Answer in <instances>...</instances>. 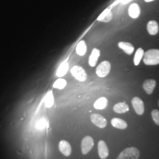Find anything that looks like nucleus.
Masks as SVG:
<instances>
[{"label": "nucleus", "instance_id": "f257e3e1", "mask_svg": "<svg viewBox=\"0 0 159 159\" xmlns=\"http://www.w3.org/2000/svg\"><path fill=\"white\" fill-rule=\"evenodd\" d=\"M143 62L148 66H155L159 64V50L151 49L144 52Z\"/></svg>", "mask_w": 159, "mask_h": 159}, {"label": "nucleus", "instance_id": "f03ea898", "mask_svg": "<svg viewBox=\"0 0 159 159\" xmlns=\"http://www.w3.org/2000/svg\"><path fill=\"white\" fill-rule=\"evenodd\" d=\"M140 157V152L136 148L131 147L126 148L121 152L119 156L118 159H137Z\"/></svg>", "mask_w": 159, "mask_h": 159}, {"label": "nucleus", "instance_id": "7ed1b4c3", "mask_svg": "<svg viewBox=\"0 0 159 159\" xmlns=\"http://www.w3.org/2000/svg\"><path fill=\"white\" fill-rule=\"evenodd\" d=\"M94 146V140L93 137L90 136L84 137L81 143V153L85 155L89 153Z\"/></svg>", "mask_w": 159, "mask_h": 159}, {"label": "nucleus", "instance_id": "20e7f679", "mask_svg": "<svg viewBox=\"0 0 159 159\" xmlns=\"http://www.w3.org/2000/svg\"><path fill=\"white\" fill-rule=\"evenodd\" d=\"M70 71L74 78L80 81H85L87 79V74L85 70L80 66H75L71 69Z\"/></svg>", "mask_w": 159, "mask_h": 159}, {"label": "nucleus", "instance_id": "39448f33", "mask_svg": "<svg viewBox=\"0 0 159 159\" xmlns=\"http://www.w3.org/2000/svg\"><path fill=\"white\" fill-rule=\"evenodd\" d=\"M111 70V64L108 61H104L96 68V74L99 77H105Z\"/></svg>", "mask_w": 159, "mask_h": 159}, {"label": "nucleus", "instance_id": "423d86ee", "mask_svg": "<svg viewBox=\"0 0 159 159\" xmlns=\"http://www.w3.org/2000/svg\"><path fill=\"white\" fill-rule=\"evenodd\" d=\"M90 119L92 123L100 129H103L106 127L107 124L106 119L102 116L98 114H91Z\"/></svg>", "mask_w": 159, "mask_h": 159}, {"label": "nucleus", "instance_id": "0eeeda50", "mask_svg": "<svg viewBox=\"0 0 159 159\" xmlns=\"http://www.w3.org/2000/svg\"><path fill=\"white\" fill-rule=\"evenodd\" d=\"M131 104L134 111L138 115H143L144 112V102L139 97H135L131 100Z\"/></svg>", "mask_w": 159, "mask_h": 159}, {"label": "nucleus", "instance_id": "6e6552de", "mask_svg": "<svg viewBox=\"0 0 159 159\" xmlns=\"http://www.w3.org/2000/svg\"><path fill=\"white\" fill-rule=\"evenodd\" d=\"M58 148L60 152L66 157L70 156L72 152V148L70 143L64 140H62L59 142Z\"/></svg>", "mask_w": 159, "mask_h": 159}, {"label": "nucleus", "instance_id": "1a4fd4ad", "mask_svg": "<svg viewBox=\"0 0 159 159\" xmlns=\"http://www.w3.org/2000/svg\"><path fill=\"white\" fill-rule=\"evenodd\" d=\"M98 153L100 159H105L108 157L109 150L106 142L100 140L98 143Z\"/></svg>", "mask_w": 159, "mask_h": 159}, {"label": "nucleus", "instance_id": "9d476101", "mask_svg": "<svg viewBox=\"0 0 159 159\" xmlns=\"http://www.w3.org/2000/svg\"><path fill=\"white\" fill-rule=\"evenodd\" d=\"M113 18V13L109 8L105 9L100 14V15L97 17V20L98 21L103 23H108Z\"/></svg>", "mask_w": 159, "mask_h": 159}, {"label": "nucleus", "instance_id": "9b49d317", "mask_svg": "<svg viewBox=\"0 0 159 159\" xmlns=\"http://www.w3.org/2000/svg\"><path fill=\"white\" fill-rule=\"evenodd\" d=\"M100 56V50L96 48H93L89 59V64L90 67H94L96 66Z\"/></svg>", "mask_w": 159, "mask_h": 159}, {"label": "nucleus", "instance_id": "f8f14e48", "mask_svg": "<svg viewBox=\"0 0 159 159\" xmlns=\"http://www.w3.org/2000/svg\"><path fill=\"white\" fill-rule=\"evenodd\" d=\"M156 85V81L153 79L146 80L144 81L143 87L148 94H152Z\"/></svg>", "mask_w": 159, "mask_h": 159}, {"label": "nucleus", "instance_id": "ddd939ff", "mask_svg": "<svg viewBox=\"0 0 159 159\" xmlns=\"http://www.w3.org/2000/svg\"><path fill=\"white\" fill-rule=\"evenodd\" d=\"M141 13V10L139 6L136 4H132L129 8V14L132 18L136 19L140 16Z\"/></svg>", "mask_w": 159, "mask_h": 159}, {"label": "nucleus", "instance_id": "4468645a", "mask_svg": "<svg viewBox=\"0 0 159 159\" xmlns=\"http://www.w3.org/2000/svg\"><path fill=\"white\" fill-rule=\"evenodd\" d=\"M118 46L120 49L128 55H131L134 50V47L130 43L120 41L118 43Z\"/></svg>", "mask_w": 159, "mask_h": 159}, {"label": "nucleus", "instance_id": "2eb2a0df", "mask_svg": "<svg viewBox=\"0 0 159 159\" xmlns=\"http://www.w3.org/2000/svg\"><path fill=\"white\" fill-rule=\"evenodd\" d=\"M111 124L114 127L119 129H125L127 127V123L124 120L119 118H113L111 120Z\"/></svg>", "mask_w": 159, "mask_h": 159}, {"label": "nucleus", "instance_id": "dca6fc26", "mask_svg": "<svg viewBox=\"0 0 159 159\" xmlns=\"http://www.w3.org/2000/svg\"><path fill=\"white\" fill-rule=\"evenodd\" d=\"M147 29H148V33L150 35H156L159 32L158 23L154 20L150 21L148 23Z\"/></svg>", "mask_w": 159, "mask_h": 159}, {"label": "nucleus", "instance_id": "f3484780", "mask_svg": "<svg viewBox=\"0 0 159 159\" xmlns=\"http://www.w3.org/2000/svg\"><path fill=\"white\" fill-rule=\"evenodd\" d=\"M113 110L116 113H125L129 110V107L125 102H119L114 105Z\"/></svg>", "mask_w": 159, "mask_h": 159}, {"label": "nucleus", "instance_id": "a211bd4d", "mask_svg": "<svg viewBox=\"0 0 159 159\" xmlns=\"http://www.w3.org/2000/svg\"><path fill=\"white\" fill-rule=\"evenodd\" d=\"M108 105V100L107 98L102 97L97 100L94 103V107L97 110H103L106 108Z\"/></svg>", "mask_w": 159, "mask_h": 159}, {"label": "nucleus", "instance_id": "6ab92c4d", "mask_svg": "<svg viewBox=\"0 0 159 159\" xmlns=\"http://www.w3.org/2000/svg\"><path fill=\"white\" fill-rule=\"evenodd\" d=\"M69 68V64L67 61H63L61 63L59 67L57 70V73H56V75L58 77H61L64 75H65Z\"/></svg>", "mask_w": 159, "mask_h": 159}, {"label": "nucleus", "instance_id": "aec40b11", "mask_svg": "<svg viewBox=\"0 0 159 159\" xmlns=\"http://www.w3.org/2000/svg\"><path fill=\"white\" fill-rule=\"evenodd\" d=\"M76 52L80 56H84L87 52V45L84 40H81L76 47Z\"/></svg>", "mask_w": 159, "mask_h": 159}, {"label": "nucleus", "instance_id": "412c9836", "mask_svg": "<svg viewBox=\"0 0 159 159\" xmlns=\"http://www.w3.org/2000/svg\"><path fill=\"white\" fill-rule=\"evenodd\" d=\"M144 51L142 48H139L137 50L134 55V63L135 66H138L139 63H140L141 60L144 56Z\"/></svg>", "mask_w": 159, "mask_h": 159}, {"label": "nucleus", "instance_id": "4be33fe9", "mask_svg": "<svg viewBox=\"0 0 159 159\" xmlns=\"http://www.w3.org/2000/svg\"><path fill=\"white\" fill-rule=\"evenodd\" d=\"M54 96L52 94V92L51 90L48 91L46 94L45 98V104L46 106L48 108L51 107L54 104Z\"/></svg>", "mask_w": 159, "mask_h": 159}, {"label": "nucleus", "instance_id": "5701e85b", "mask_svg": "<svg viewBox=\"0 0 159 159\" xmlns=\"http://www.w3.org/2000/svg\"><path fill=\"white\" fill-rule=\"evenodd\" d=\"M67 85V81L65 79H58L56 81V82L53 84V87L61 90L65 88Z\"/></svg>", "mask_w": 159, "mask_h": 159}, {"label": "nucleus", "instance_id": "b1692460", "mask_svg": "<svg viewBox=\"0 0 159 159\" xmlns=\"http://www.w3.org/2000/svg\"><path fill=\"white\" fill-rule=\"evenodd\" d=\"M152 117L156 125H159V111L154 109L152 111Z\"/></svg>", "mask_w": 159, "mask_h": 159}, {"label": "nucleus", "instance_id": "393cba45", "mask_svg": "<svg viewBox=\"0 0 159 159\" xmlns=\"http://www.w3.org/2000/svg\"><path fill=\"white\" fill-rule=\"evenodd\" d=\"M131 1H132V0H122V1H121V3H122L123 4H125L129 3Z\"/></svg>", "mask_w": 159, "mask_h": 159}, {"label": "nucleus", "instance_id": "a878e982", "mask_svg": "<svg viewBox=\"0 0 159 159\" xmlns=\"http://www.w3.org/2000/svg\"><path fill=\"white\" fill-rule=\"evenodd\" d=\"M146 2H151V1H153L154 0H144Z\"/></svg>", "mask_w": 159, "mask_h": 159}, {"label": "nucleus", "instance_id": "bb28decb", "mask_svg": "<svg viewBox=\"0 0 159 159\" xmlns=\"http://www.w3.org/2000/svg\"></svg>", "mask_w": 159, "mask_h": 159}]
</instances>
